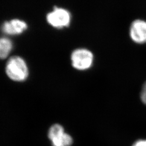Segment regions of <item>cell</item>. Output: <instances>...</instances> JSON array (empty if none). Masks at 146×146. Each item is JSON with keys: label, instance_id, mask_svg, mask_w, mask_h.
I'll use <instances>...</instances> for the list:
<instances>
[{"label": "cell", "instance_id": "7", "mask_svg": "<svg viewBox=\"0 0 146 146\" xmlns=\"http://www.w3.org/2000/svg\"><path fill=\"white\" fill-rule=\"evenodd\" d=\"M13 48V43L7 37H0V58H5L11 52Z\"/></svg>", "mask_w": 146, "mask_h": 146}, {"label": "cell", "instance_id": "10", "mask_svg": "<svg viewBox=\"0 0 146 146\" xmlns=\"http://www.w3.org/2000/svg\"><path fill=\"white\" fill-rule=\"evenodd\" d=\"M132 146H146V140H139L136 141Z\"/></svg>", "mask_w": 146, "mask_h": 146}, {"label": "cell", "instance_id": "2", "mask_svg": "<svg viewBox=\"0 0 146 146\" xmlns=\"http://www.w3.org/2000/svg\"><path fill=\"white\" fill-rule=\"evenodd\" d=\"M72 66L78 70H84L90 68L94 61V55L87 49L78 48L74 50L71 55Z\"/></svg>", "mask_w": 146, "mask_h": 146}, {"label": "cell", "instance_id": "1", "mask_svg": "<svg viewBox=\"0 0 146 146\" xmlns=\"http://www.w3.org/2000/svg\"><path fill=\"white\" fill-rule=\"evenodd\" d=\"M5 71L9 78L16 81H22L28 75V68L23 58L19 56L11 57L8 61Z\"/></svg>", "mask_w": 146, "mask_h": 146}, {"label": "cell", "instance_id": "3", "mask_svg": "<svg viewBox=\"0 0 146 146\" xmlns=\"http://www.w3.org/2000/svg\"><path fill=\"white\" fill-rule=\"evenodd\" d=\"M47 20L52 26L62 28L69 25L71 21V15L66 9L55 7L53 11L48 13Z\"/></svg>", "mask_w": 146, "mask_h": 146}, {"label": "cell", "instance_id": "5", "mask_svg": "<svg viewBox=\"0 0 146 146\" xmlns=\"http://www.w3.org/2000/svg\"><path fill=\"white\" fill-rule=\"evenodd\" d=\"M27 28V24L26 22L16 19L5 21L2 26V31L6 34L11 35L22 33Z\"/></svg>", "mask_w": 146, "mask_h": 146}, {"label": "cell", "instance_id": "6", "mask_svg": "<svg viewBox=\"0 0 146 146\" xmlns=\"http://www.w3.org/2000/svg\"><path fill=\"white\" fill-rule=\"evenodd\" d=\"M50 142L52 146H71L73 144V139L70 135L65 132Z\"/></svg>", "mask_w": 146, "mask_h": 146}, {"label": "cell", "instance_id": "9", "mask_svg": "<svg viewBox=\"0 0 146 146\" xmlns=\"http://www.w3.org/2000/svg\"><path fill=\"white\" fill-rule=\"evenodd\" d=\"M140 98L143 104L146 105V81L143 84L141 89Z\"/></svg>", "mask_w": 146, "mask_h": 146}, {"label": "cell", "instance_id": "8", "mask_svg": "<svg viewBox=\"0 0 146 146\" xmlns=\"http://www.w3.org/2000/svg\"><path fill=\"white\" fill-rule=\"evenodd\" d=\"M64 133H65V131L62 125L58 123L54 124L49 128L48 130V137L49 140L51 141L54 138Z\"/></svg>", "mask_w": 146, "mask_h": 146}, {"label": "cell", "instance_id": "4", "mask_svg": "<svg viewBox=\"0 0 146 146\" xmlns=\"http://www.w3.org/2000/svg\"><path fill=\"white\" fill-rule=\"evenodd\" d=\"M129 35L131 39L136 43H146V21L136 20L130 27Z\"/></svg>", "mask_w": 146, "mask_h": 146}]
</instances>
